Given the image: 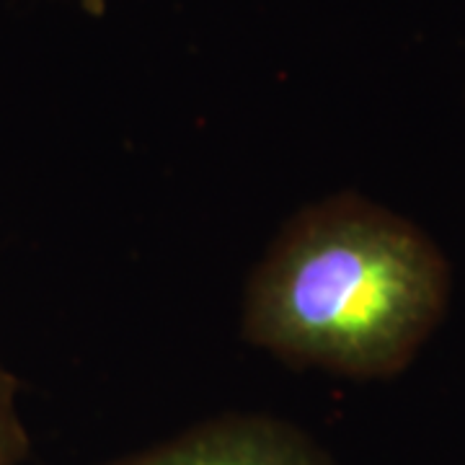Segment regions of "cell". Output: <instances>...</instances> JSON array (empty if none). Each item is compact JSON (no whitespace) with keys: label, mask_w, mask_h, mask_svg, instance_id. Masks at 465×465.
<instances>
[{"label":"cell","mask_w":465,"mask_h":465,"mask_svg":"<svg viewBox=\"0 0 465 465\" xmlns=\"http://www.w3.org/2000/svg\"><path fill=\"white\" fill-rule=\"evenodd\" d=\"M450 295L452 269L427 232L341 192L284 223L246 284L241 331L287 365L385 381L432 339Z\"/></svg>","instance_id":"6da1fadb"},{"label":"cell","mask_w":465,"mask_h":465,"mask_svg":"<svg viewBox=\"0 0 465 465\" xmlns=\"http://www.w3.org/2000/svg\"><path fill=\"white\" fill-rule=\"evenodd\" d=\"M104 465H336V460L316 437L287 419L225 414Z\"/></svg>","instance_id":"7a4b0ae2"},{"label":"cell","mask_w":465,"mask_h":465,"mask_svg":"<svg viewBox=\"0 0 465 465\" xmlns=\"http://www.w3.org/2000/svg\"><path fill=\"white\" fill-rule=\"evenodd\" d=\"M29 458V432L18 411V385L0 362V465H24Z\"/></svg>","instance_id":"3957f363"},{"label":"cell","mask_w":465,"mask_h":465,"mask_svg":"<svg viewBox=\"0 0 465 465\" xmlns=\"http://www.w3.org/2000/svg\"><path fill=\"white\" fill-rule=\"evenodd\" d=\"M78 3L84 5V11L91 14V16H101L106 11V0H78Z\"/></svg>","instance_id":"277c9868"}]
</instances>
